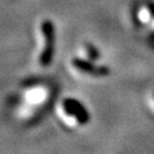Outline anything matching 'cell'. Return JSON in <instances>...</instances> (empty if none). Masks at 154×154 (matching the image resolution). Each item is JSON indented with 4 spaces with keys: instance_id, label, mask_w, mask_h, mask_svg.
<instances>
[{
    "instance_id": "cell-3",
    "label": "cell",
    "mask_w": 154,
    "mask_h": 154,
    "mask_svg": "<svg viewBox=\"0 0 154 154\" xmlns=\"http://www.w3.org/2000/svg\"><path fill=\"white\" fill-rule=\"evenodd\" d=\"M72 64L75 66L78 70L89 73V74H93V75H96V77H104V75L110 74V70L107 67L94 65L93 63H89V62L80 60V58H74L72 61Z\"/></svg>"
},
{
    "instance_id": "cell-5",
    "label": "cell",
    "mask_w": 154,
    "mask_h": 154,
    "mask_svg": "<svg viewBox=\"0 0 154 154\" xmlns=\"http://www.w3.org/2000/svg\"><path fill=\"white\" fill-rule=\"evenodd\" d=\"M149 15H151L149 11H145V9H143V11H140V14H139V16H140V20H142V21H147Z\"/></svg>"
},
{
    "instance_id": "cell-6",
    "label": "cell",
    "mask_w": 154,
    "mask_h": 154,
    "mask_svg": "<svg viewBox=\"0 0 154 154\" xmlns=\"http://www.w3.org/2000/svg\"><path fill=\"white\" fill-rule=\"evenodd\" d=\"M149 11L152 13V15L154 16V5H151V8H149Z\"/></svg>"
},
{
    "instance_id": "cell-4",
    "label": "cell",
    "mask_w": 154,
    "mask_h": 154,
    "mask_svg": "<svg viewBox=\"0 0 154 154\" xmlns=\"http://www.w3.org/2000/svg\"><path fill=\"white\" fill-rule=\"evenodd\" d=\"M87 49H88V55L89 57L91 58V60H97L99 57L98 55V50L96 49L94 46H91V45H88L87 46Z\"/></svg>"
},
{
    "instance_id": "cell-2",
    "label": "cell",
    "mask_w": 154,
    "mask_h": 154,
    "mask_svg": "<svg viewBox=\"0 0 154 154\" xmlns=\"http://www.w3.org/2000/svg\"><path fill=\"white\" fill-rule=\"evenodd\" d=\"M64 111L69 116H74L79 123H87L89 121V113L80 102L73 98H65L63 102Z\"/></svg>"
},
{
    "instance_id": "cell-1",
    "label": "cell",
    "mask_w": 154,
    "mask_h": 154,
    "mask_svg": "<svg viewBox=\"0 0 154 154\" xmlns=\"http://www.w3.org/2000/svg\"><path fill=\"white\" fill-rule=\"evenodd\" d=\"M42 33L45 37V49L40 57V62L44 66L50 64L54 54V25L50 21L42 23Z\"/></svg>"
}]
</instances>
